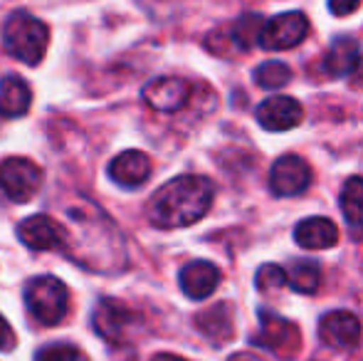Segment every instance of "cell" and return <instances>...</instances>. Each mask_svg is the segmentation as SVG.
<instances>
[{
	"label": "cell",
	"instance_id": "cell-1",
	"mask_svg": "<svg viewBox=\"0 0 363 361\" xmlns=\"http://www.w3.org/2000/svg\"><path fill=\"white\" fill-rule=\"evenodd\" d=\"M216 186L206 176H178L163 183L148 201V221L163 231L198 223L213 206Z\"/></svg>",
	"mask_w": 363,
	"mask_h": 361
},
{
	"label": "cell",
	"instance_id": "cell-2",
	"mask_svg": "<svg viewBox=\"0 0 363 361\" xmlns=\"http://www.w3.org/2000/svg\"><path fill=\"white\" fill-rule=\"evenodd\" d=\"M3 45L10 57L25 65H40L48 52L50 30L43 20L33 18L30 13H13L3 25Z\"/></svg>",
	"mask_w": 363,
	"mask_h": 361
},
{
	"label": "cell",
	"instance_id": "cell-3",
	"mask_svg": "<svg viewBox=\"0 0 363 361\" xmlns=\"http://www.w3.org/2000/svg\"><path fill=\"white\" fill-rule=\"evenodd\" d=\"M25 304L28 312L45 327H55L65 319L69 309V292L62 279L43 274L25 284Z\"/></svg>",
	"mask_w": 363,
	"mask_h": 361
},
{
	"label": "cell",
	"instance_id": "cell-4",
	"mask_svg": "<svg viewBox=\"0 0 363 361\" xmlns=\"http://www.w3.org/2000/svg\"><path fill=\"white\" fill-rule=\"evenodd\" d=\"M43 186V169L30 159H13L0 161V188L15 203H28Z\"/></svg>",
	"mask_w": 363,
	"mask_h": 361
},
{
	"label": "cell",
	"instance_id": "cell-5",
	"mask_svg": "<svg viewBox=\"0 0 363 361\" xmlns=\"http://www.w3.org/2000/svg\"><path fill=\"white\" fill-rule=\"evenodd\" d=\"M306 33H309L306 15L291 10V13L274 15L264 23L262 33H259V45L269 52H282V50H291L304 43Z\"/></svg>",
	"mask_w": 363,
	"mask_h": 361
},
{
	"label": "cell",
	"instance_id": "cell-6",
	"mask_svg": "<svg viewBox=\"0 0 363 361\" xmlns=\"http://www.w3.org/2000/svg\"><path fill=\"white\" fill-rule=\"evenodd\" d=\"M269 352H274L279 359L291 361L301 349V334L294 322L282 319L279 314L259 312V337L255 339Z\"/></svg>",
	"mask_w": 363,
	"mask_h": 361
},
{
	"label": "cell",
	"instance_id": "cell-7",
	"mask_svg": "<svg viewBox=\"0 0 363 361\" xmlns=\"http://www.w3.org/2000/svg\"><path fill=\"white\" fill-rule=\"evenodd\" d=\"M134 322H136V314L124 302L109 297L99 299L94 314H91V324H94L96 334L111 344L124 342L131 329H134Z\"/></svg>",
	"mask_w": 363,
	"mask_h": 361
},
{
	"label": "cell",
	"instance_id": "cell-8",
	"mask_svg": "<svg viewBox=\"0 0 363 361\" xmlns=\"http://www.w3.org/2000/svg\"><path fill=\"white\" fill-rule=\"evenodd\" d=\"M311 183V169L301 156L287 154L282 159L274 161L272 171H269V188L274 196L291 198L299 196L309 188Z\"/></svg>",
	"mask_w": 363,
	"mask_h": 361
},
{
	"label": "cell",
	"instance_id": "cell-9",
	"mask_svg": "<svg viewBox=\"0 0 363 361\" xmlns=\"http://www.w3.org/2000/svg\"><path fill=\"white\" fill-rule=\"evenodd\" d=\"M18 238L30 250H60L67 243V231L50 216H30L18 226Z\"/></svg>",
	"mask_w": 363,
	"mask_h": 361
},
{
	"label": "cell",
	"instance_id": "cell-10",
	"mask_svg": "<svg viewBox=\"0 0 363 361\" xmlns=\"http://www.w3.org/2000/svg\"><path fill=\"white\" fill-rule=\"evenodd\" d=\"M319 339L331 349H354L361 342V322L356 314L336 309L321 317Z\"/></svg>",
	"mask_w": 363,
	"mask_h": 361
},
{
	"label": "cell",
	"instance_id": "cell-11",
	"mask_svg": "<svg viewBox=\"0 0 363 361\" xmlns=\"http://www.w3.org/2000/svg\"><path fill=\"white\" fill-rule=\"evenodd\" d=\"M301 119H304L301 104L284 94L269 96L257 106V121L267 131H289L294 126H299Z\"/></svg>",
	"mask_w": 363,
	"mask_h": 361
},
{
	"label": "cell",
	"instance_id": "cell-12",
	"mask_svg": "<svg viewBox=\"0 0 363 361\" xmlns=\"http://www.w3.org/2000/svg\"><path fill=\"white\" fill-rule=\"evenodd\" d=\"M191 84L181 77H158L144 87V101L156 111H178L188 104Z\"/></svg>",
	"mask_w": 363,
	"mask_h": 361
},
{
	"label": "cell",
	"instance_id": "cell-13",
	"mask_svg": "<svg viewBox=\"0 0 363 361\" xmlns=\"http://www.w3.org/2000/svg\"><path fill=\"white\" fill-rule=\"evenodd\" d=\"M109 176L121 188H139L151 176V159L144 151H124L109 164Z\"/></svg>",
	"mask_w": 363,
	"mask_h": 361
},
{
	"label": "cell",
	"instance_id": "cell-14",
	"mask_svg": "<svg viewBox=\"0 0 363 361\" xmlns=\"http://www.w3.org/2000/svg\"><path fill=\"white\" fill-rule=\"evenodd\" d=\"M294 240L304 250H329L339 243V228L329 218H306V221L296 223Z\"/></svg>",
	"mask_w": 363,
	"mask_h": 361
},
{
	"label": "cell",
	"instance_id": "cell-15",
	"mask_svg": "<svg viewBox=\"0 0 363 361\" xmlns=\"http://www.w3.org/2000/svg\"><path fill=\"white\" fill-rule=\"evenodd\" d=\"M181 289L188 294L191 299H206L211 297L213 292L218 289L220 284V270L213 262L208 260H196V262H188L186 267L181 270Z\"/></svg>",
	"mask_w": 363,
	"mask_h": 361
},
{
	"label": "cell",
	"instance_id": "cell-16",
	"mask_svg": "<svg viewBox=\"0 0 363 361\" xmlns=\"http://www.w3.org/2000/svg\"><path fill=\"white\" fill-rule=\"evenodd\" d=\"M361 62V45L349 35H341L329 45L324 57V70L331 77H346L349 72H354Z\"/></svg>",
	"mask_w": 363,
	"mask_h": 361
},
{
	"label": "cell",
	"instance_id": "cell-17",
	"mask_svg": "<svg viewBox=\"0 0 363 361\" xmlns=\"http://www.w3.org/2000/svg\"><path fill=\"white\" fill-rule=\"evenodd\" d=\"M30 104H33V91L28 82L18 74H5L0 79V116L5 119H15V116L28 114Z\"/></svg>",
	"mask_w": 363,
	"mask_h": 361
},
{
	"label": "cell",
	"instance_id": "cell-18",
	"mask_svg": "<svg viewBox=\"0 0 363 361\" xmlns=\"http://www.w3.org/2000/svg\"><path fill=\"white\" fill-rule=\"evenodd\" d=\"M196 324L213 344H223L228 339H233L235 334V319H233V307L228 302H220L216 307L206 309L196 317Z\"/></svg>",
	"mask_w": 363,
	"mask_h": 361
},
{
	"label": "cell",
	"instance_id": "cell-19",
	"mask_svg": "<svg viewBox=\"0 0 363 361\" xmlns=\"http://www.w3.org/2000/svg\"><path fill=\"white\" fill-rule=\"evenodd\" d=\"M262 28H264V23L259 20V15H242L238 23L230 25V28L225 30L228 38H225V45L220 48V55L230 52L228 45H233V50H250L252 48V43H259V33H262Z\"/></svg>",
	"mask_w": 363,
	"mask_h": 361
},
{
	"label": "cell",
	"instance_id": "cell-20",
	"mask_svg": "<svg viewBox=\"0 0 363 361\" xmlns=\"http://www.w3.org/2000/svg\"><path fill=\"white\" fill-rule=\"evenodd\" d=\"M341 213L354 231H363V179L351 176L341 191Z\"/></svg>",
	"mask_w": 363,
	"mask_h": 361
},
{
	"label": "cell",
	"instance_id": "cell-21",
	"mask_svg": "<svg viewBox=\"0 0 363 361\" xmlns=\"http://www.w3.org/2000/svg\"><path fill=\"white\" fill-rule=\"evenodd\" d=\"M287 282L291 289L301 294H311L319 289V282H321V270L314 260H296L291 262L289 272H287Z\"/></svg>",
	"mask_w": 363,
	"mask_h": 361
},
{
	"label": "cell",
	"instance_id": "cell-22",
	"mask_svg": "<svg viewBox=\"0 0 363 361\" xmlns=\"http://www.w3.org/2000/svg\"><path fill=\"white\" fill-rule=\"evenodd\" d=\"M289 79H291V70L284 62H277V60L259 65V67L255 70V82L262 89H279V87H284Z\"/></svg>",
	"mask_w": 363,
	"mask_h": 361
},
{
	"label": "cell",
	"instance_id": "cell-23",
	"mask_svg": "<svg viewBox=\"0 0 363 361\" xmlns=\"http://www.w3.org/2000/svg\"><path fill=\"white\" fill-rule=\"evenodd\" d=\"M35 361H89L86 354L79 347L67 342H57V344H48L35 354Z\"/></svg>",
	"mask_w": 363,
	"mask_h": 361
},
{
	"label": "cell",
	"instance_id": "cell-24",
	"mask_svg": "<svg viewBox=\"0 0 363 361\" xmlns=\"http://www.w3.org/2000/svg\"><path fill=\"white\" fill-rule=\"evenodd\" d=\"M255 284H257L259 292H277L287 284V272L277 265H262L257 270V277H255Z\"/></svg>",
	"mask_w": 363,
	"mask_h": 361
},
{
	"label": "cell",
	"instance_id": "cell-25",
	"mask_svg": "<svg viewBox=\"0 0 363 361\" xmlns=\"http://www.w3.org/2000/svg\"><path fill=\"white\" fill-rule=\"evenodd\" d=\"M18 339H15V332L13 327L8 324V319L0 314V352H13Z\"/></svg>",
	"mask_w": 363,
	"mask_h": 361
},
{
	"label": "cell",
	"instance_id": "cell-26",
	"mask_svg": "<svg viewBox=\"0 0 363 361\" xmlns=\"http://www.w3.org/2000/svg\"><path fill=\"white\" fill-rule=\"evenodd\" d=\"M361 8V0H329V10L336 18H346V15L356 13Z\"/></svg>",
	"mask_w": 363,
	"mask_h": 361
},
{
	"label": "cell",
	"instance_id": "cell-27",
	"mask_svg": "<svg viewBox=\"0 0 363 361\" xmlns=\"http://www.w3.org/2000/svg\"><path fill=\"white\" fill-rule=\"evenodd\" d=\"M228 361H262L257 354H250V352H240V354H233Z\"/></svg>",
	"mask_w": 363,
	"mask_h": 361
},
{
	"label": "cell",
	"instance_id": "cell-28",
	"mask_svg": "<svg viewBox=\"0 0 363 361\" xmlns=\"http://www.w3.org/2000/svg\"><path fill=\"white\" fill-rule=\"evenodd\" d=\"M151 361H188V359L178 357V354H156Z\"/></svg>",
	"mask_w": 363,
	"mask_h": 361
}]
</instances>
